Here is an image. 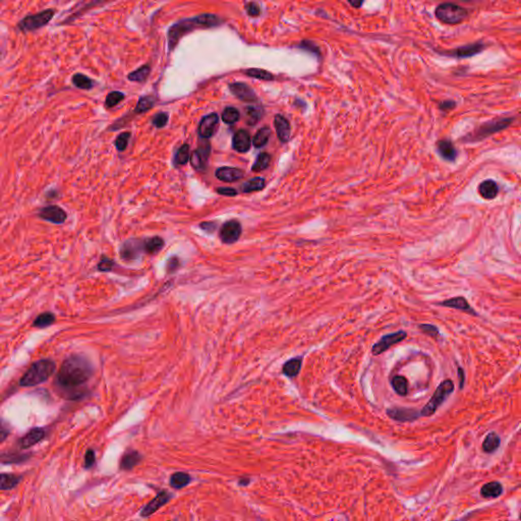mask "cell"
Segmentation results:
<instances>
[{"instance_id":"obj_20","label":"cell","mask_w":521,"mask_h":521,"mask_svg":"<svg viewBox=\"0 0 521 521\" xmlns=\"http://www.w3.org/2000/svg\"><path fill=\"white\" fill-rule=\"evenodd\" d=\"M215 175H216L217 179L220 180L221 181L232 182V181H236V180L242 179V177L244 176V173H243L242 170H240L239 168L221 167V168H218L216 170Z\"/></svg>"},{"instance_id":"obj_5","label":"cell","mask_w":521,"mask_h":521,"mask_svg":"<svg viewBox=\"0 0 521 521\" xmlns=\"http://www.w3.org/2000/svg\"><path fill=\"white\" fill-rule=\"evenodd\" d=\"M453 391H454L453 381L450 380V379H447V380L443 381L439 386L437 387L434 395L428 401V403L425 404L420 411L421 417L428 418V417L433 416V414L436 412V410L439 408V406L448 398V396L453 392Z\"/></svg>"},{"instance_id":"obj_26","label":"cell","mask_w":521,"mask_h":521,"mask_svg":"<svg viewBox=\"0 0 521 521\" xmlns=\"http://www.w3.org/2000/svg\"><path fill=\"white\" fill-rule=\"evenodd\" d=\"M20 477L14 473H0V490H13L19 484Z\"/></svg>"},{"instance_id":"obj_53","label":"cell","mask_w":521,"mask_h":521,"mask_svg":"<svg viewBox=\"0 0 521 521\" xmlns=\"http://www.w3.org/2000/svg\"><path fill=\"white\" fill-rule=\"evenodd\" d=\"M217 193L223 196H228V197H233V196L238 195V192H236L235 189L232 187H220L217 189Z\"/></svg>"},{"instance_id":"obj_55","label":"cell","mask_w":521,"mask_h":521,"mask_svg":"<svg viewBox=\"0 0 521 521\" xmlns=\"http://www.w3.org/2000/svg\"><path fill=\"white\" fill-rule=\"evenodd\" d=\"M455 106H456V104H455L454 101L448 100V101H444V102H442V103L440 104V108H441L442 110L449 111V110L453 109V108L455 107Z\"/></svg>"},{"instance_id":"obj_24","label":"cell","mask_w":521,"mask_h":521,"mask_svg":"<svg viewBox=\"0 0 521 521\" xmlns=\"http://www.w3.org/2000/svg\"><path fill=\"white\" fill-rule=\"evenodd\" d=\"M503 493V487L499 481H491L482 485L481 494L483 498H498Z\"/></svg>"},{"instance_id":"obj_54","label":"cell","mask_w":521,"mask_h":521,"mask_svg":"<svg viewBox=\"0 0 521 521\" xmlns=\"http://www.w3.org/2000/svg\"><path fill=\"white\" fill-rule=\"evenodd\" d=\"M112 266H113L112 260H110L108 259H103L101 262L99 263L98 268H99L100 271H109V270H111Z\"/></svg>"},{"instance_id":"obj_17","label":"cell","mask_w":521,"mask_h":521,"mask_svg":"<svg viewBox=\"0 0 521 521\" xmlns=\"http://www.w3.org/2000/svg\"><path fill=\"white\" fill-rule=\"evenodd\" d=\"M483 48H484V46H483L482 43L477 42V43L469 44V45H466V46L459 47V48L453 49L451 51H448L445 54H447L449 56H452V57L466 58V57H471L473 55L480 53L481 51L483 50Z\"/></svg>"},{"instance_id":"obj_1","label":"cell","mask_w":521,"mask_h":521,"mask_svg":"<svg viewBox=\"0 0 521 521\" xmlns=\"http://www.w3.org/2000/svg\"><path fill=\"white\" fill-rule=\"evenodd\" d=\"M92 376L93 368L89 361L80 355H72L62 362L55 385L65 399L78 400L86 394L87 383Z\"/></svg>"},{"instance_id":"obj_37","label":"cell","mask_w":521,"mask_h":521,"mask_svg":"<svg viewBox=\"0 0 521 521\" xmlns=\"http://www.w3.org/2000/svg\"><path fill=\"white\" fill-rule=\"evenodd\" d=\"M163 246H164V241L161 238H158V236L149 239L144 242V250L149 254L158 253Z\"/></svg>"},{"instance_id":"obj_15","label":"cell","mask_w":521,"mask_h":521,"mask_svg":"<svg viewBox=\"0 0 521 521\" xmlns=\"http://www.w3.org/2000/svg\"><path fill=\"white\" fill-rule=\"evenodd\" d=\"M387 414L394 421H412L417 420L421 414L418 410L411 409V408H402V407H396L391 408L387 410Z\"/></svg>"},{"instance_id":"obj_16","label":"cell","mask_w":521,"mask_h":521,"mask_svg":"<svg viewBox=\"0 0 521 521\" xmlns=\"http://www.w3.org/2000/svg\"><path fill=\"white\" fill-rule=\"evenodd\" d=\"M170 499V494L168 492H160L155 498L147 504V506L141 510L140 515L143 517H148L155 513L159 508L166 504Z\"/></svg>"},{"instance_id":"obj_47","label":"cell","mask_w":521,"mask_h":521,"mask_svg":"<svg viewBox=\"0 0 521 521\" xmlns=\"http://www.w3.org/2000/svg\"><path fill=\"white\" fill-rule=\"evenodd\" d=\"M419 328L422 333L431 337H437L439 335V329L432 324H421Z\"/></svg>"},{"instance_id":"obj_9","label":"cell","mask_w":521,"mask_h":521,"mask_svg":"<svg viewBox=\"0 0 521 521\" xmlns=\"http://www.w3.org/2000/svg\"><path fill=\"white\" fill-rule=\"evenodd\" d=\"M511 122H512V118H502V120L484 123L477 130L475 138L479 140H481V138L482 140L484 138H487L488 136H491L497 132H500V130L508 127L511 124Z\"/></svg>"},{"instance_id":"obj_32","label":"cell","mask_w":521,"mask_h":521,"mask_svg":"<svg viewBox=\"0 0 521 521\" xmlns=\"http://www.w3.org/2000/svg\"><path fill=\"white\" fill-rule=\"evenodd\" d=\"M392 388L395 392L400 396H405L408 393V382L407 379L403 376H395L391 380Z\"/></svg>"},{"instance_id":"obj_22","label":"cell","mask_w":521,"mask_h":521,"mask_svg":"<svg viewBox=\"0 0 521 521\" xmlns=\"http://www.w3.org/2000/svg\"><path fill=\"white\" fill-rule=\"evenodd\" d=\"M438 152L447 161L453 162L457 157V151L449 140H441L437 143Z\"/></svg>"},{"instance_id":"obj_25","label":"cell","mask_w":521,"mask_h":521,"mask_svg":"<svg viewBox=\"0 0 521 521\" xmlns=\"http://www.w3.org/2000/svg\"><path fill=\"white\" fill-rule=\"evenodd\" d=\"M72 84L76 88L84 91H90L95 87V81L81 73H77L72 77Z\"/></svg>"},{"instance_id":"obj_2","label":"cell","mask_w":521,"mask_h":521,"mask_svg":"<svg viewBox=\"0 0 521 521\" xmlns=\"http://www.w3.org/2000/svg\"><path fill=\"white\" fill-rule=\"evenodd\" d=\"M222 22L221 19L215 15L210 14H204L198 16L193 19L183 20L180 22L174 23V25L169 29L168 32V46L169 49L172 50L173 47L177 45L179 41L186 35L187 33L192 32L197 29H207L212 27L220 26Z\"/></svg>"},{"instance_id":"obj_51","label":"cell","mask_w":521,"mask_h":521,"mask_svg":"<svg viewBox=\"0 0 521 521\" xmlns=\"http://www.w3.org/2000/svg\"><path fill=\"white\" fill-rule=\"evenodd\" d=\"M95 461H96V457H95V452L92 449H89L85 455V467L90 468L94 465Z\"/></svg>"},{"instance_id":"obj_48","label":"cell","mask_w":521,"mask_h":521,"mask_svg":"<svg viewBox=\"0 0 521 521\" xmlns=\"http://www.w3.org/2000/svg\"><path fill=\"white\" fill-rule=\"evenodd\" d=\"M167 121H168V114L165 112H160L156 114L155 117L153 118V124L158 128L164 127L167 124Z\"/></svg>"},{"instance_id":"obj_13","label":"cell","mask_w":521,"mask_h":521,"mask_svg":"<svg viewBox=\"0 0 521 521\" xmlns=\"http://www.w3.org/2000/svg\"><path fill=\"white\" fill-rule=\"evenodd\" d=\"M46 436V433L43 429L41 428H34L32 430H30L25 436L21 437L18 445L20 447V449H28V448H31L33 446H35L36 444H38L39 442H41L44 438Z\"/></svg>"},{"instance_id":"obj_11","label":"cell","mask_w":521,"mask_h":521,"mask_svg":"<svg viewBox=\"0 0 521 521\" xmlns=\"http://www.w3.org/2000/svg\"><path fill=\"white\" fill-rule=\"evenodd\" d=\"M219 123V117L217 113H211L200 120L199 125V135L200 138L205 140L210 139L211 137L214 136L216 128Z\"/></svg>"},{"instance_id":"obj_7","label":"cell","mask_w":521,"mask_h":521,"mask_svg":"<svg viewBox=\"0 0 521 521\" xmlns=\"http://www.w3.org/2000/svg\"><path fill=\"white\" fill-rule=\"evenodd\" d=\"M407 334L405 331H398V332H395V333L384 335L383 337H381L380 340L373 345V348H372L373 355H376V357L377 355H380L381 353L388 350L391 346H393L397 344V343L401 342L402 340H404Z\"/></svg>"},{"instance_id":"obj_12","label":"cell","mask_w":521,"mask_h":521,"mask_svg":"<svg viewBox=\"0 0 521 521\" xmlns=\"http://www.w3.org/2000/svg\"><path fill=\"white\" fill-rule=\"evenodd\" d=\"M210 155V144L209 141L204 140L200 143L199 148L192 154L191 162L194 168L197 170H203L206 167L207 161Z\"/></svg>"},{"instance_id":"obj_44","label":"cell","mask_w":521,"mask_h":521,"mask_svg":"<svg viewBox=\"0 0 521 521\" xmlns=\"http://www.w3.org/2000/svg\"><path fill=\"white\" fill-rule=\"evenodd\" d=\"M156 103V100L154 99L153 97H144V98H140L139 100V103L137 105V108H136V112L137 113H143V112H146L148 110H150L151 108H153V106L155 105Z\"/></svg>"},{"instance_id":"obj_4","label":"cell","mask_w":521,"mask_h":521,"mask_svg":"<svg viewBox=\"0 0 521 521\" xmlns=\"http://www.w3.org/2000/svg\"><path fill=\"white\" fill-rule=\"evenodd\" d=\"M55 14L56 9L46 8L39 13L27 15L17 23V28L23 34L36 32L49 25V22L55 17Z\"/></svg>"},{"instance_id":"obj_6","label":"cell","mask_w":521,"mask_h":521,"mask_svg":"<svg viewBox=\"0 0 521 521\" xmlns=\"http://www.w3.org/2000/svg\"><path fill=\"white\" fill-rule=\"evenodd\" d=\"M435 15L437 19L447 25H458L462 22L468 16L467 10L454 3H442L438 5Z\"/></svg>"},{"instance_id":"obj_36","label":"cell","mask_w":521,"mask_h":521,"mask_svg":"<svg viewBox=\"0 0 521 521\" xmlns=\"http://www.w3.org/2000/svg\"><path fill=\"white\" fill-rule=\"evenodd\" d=\"M263 116V110L260 107L255 106H248L245 108V118L246 123L250 125H255Z\"/></svg>"},{"instance_id":"obj_38","label":"cell","mask_w":521,"mask_h":521,"mask_svg":"<svg viewBox=\"0 0 521 521\" xmlns=\"http://www.w3.org/2000/svg\"><path fill=\"white\" fill-rule=\"evenodd\" d=\"M54 322L55 316L52 313H43L35 319L33 326L36 328H46L52 325Z\"/></svg>"},{"instance_id":"obj_50","label":"cell","mask_w":521,"mask_h":521,"mask_svg":"<svg viewBox=\"0 0 521 521\" xmlns=\"http://www.w3.org/2000/svg\"><path fill=\"white\" fill-rule=\"evenodd\" d=\"M10 434V431H9V428H8V424L3 421L0 419V444L3 443L6 438L9 436Z\"/></svg>"},{"instance_id":"obj_35","label":"cell","mask_w":521,"mask_h":521,"mask_svg":"<svg viewBox=\"0 0 521 521\" xmlns=\"http://www.w3.org/2000/svg\"><path fill=\"white\" fill-rule=\"evenodd\" d=\"M270 136H271V129L269 127H262L260 129H259V132L256 134L253 140L254 146L258 149L264 147L268 143Z\"/></svg>"},{"instance_id":"obj_14","label":"cell","mask_w":521,"mask_h":521,"mask_svg":"<svg viewBox=\"0 0 521 521\" xmlns=\"http://www.w3.org/2000/svg\"><path fill=\"white\" fill-rule=\"evenodd\" d=\"M229 88L234 96H236L241 101L256 102L258 99L254 90L250 86L243 84V82H233L232 85L229 86Z\"/></svg>"},{"instance_id":"obj_34","label":"cell","mask_w":521,"mask_h":521,"mask_svg":"<svg viewBox=\"0 0 521 521\" xmlns=\"http://www.w3.org/2000/svg\"><path fill=\"white\" fill-rule=\"evenodd\" d=\"M265 180L262 177H254V179L247 180L242 185V192L243 193H252L257 191H262L265 187Z\"/></svg>"},{"instance_id":"obj_19","label":"cell","mask_w":521,"mask_h":521,"mask_svg":"<svg viewBox=\"0 0 521 521\" xmlns=\"http://www.w3.org/2000/svg\"><path fill=\"white\" fill-rule=\"evenodd\" d=\"M251 136L245 129H240L236 133L232 140V146L235 151L240 153H245L251 148Z\"/></svg>"},{"instance_id":"obj_45","label":"cell","mask_w":521,"mask_h":521,"mask_svg":"<svg viewBox=\"0 0 521 521\" xmlns=\"http://www.w3.org/2000/svg\"><path fill=\"white\" fill-rule=\"evenodd\" d=\"M189 159V147L188 145H183L175 155V163L177 165H184Z\"/></svg>"},{"instance_id":"obj_42","label":"cell","mask_w":521,"mask_h":521,"mask_svg":"<svg viewBox=\"0 0 521 521\" xmlns=\"http://www.w3.org/2000/svg\"><path fill=\"white\" fill-rule=\"evenodd\" d=\"M244 73H245L246 76L252 77V78H255V79H258V80H272L274 79L273 75L270 74L269 72H267V70L260 69V68H251V69H246Z\"/></svg>"},{"instance_id":"obj_33","label":"cell","mask_w":521,"mask_h":521,"mask_svg":"<svg viewBox=\"0 0 521 521\" xmlns=\"http://www.w3.org/2000/svg\"><path fill=\"white\" fill-rule=\"evenodd\" d=\"M191 482V477L185 472H175L170 478V484L174 489H181Z\"/></svg>"},{"instance_id":"obj_39","label":"cell","mask_w":521,"mask_h":521,"mask_svg":"<svg viewBox=\"0 0 521 521\" xmlns=\"http://www.w3.org/2000/svg\"><path fill=\"white\" fill-rule=\"evenodd\" d=\"M150 70H151V67L149 65H144L141 66L140 68H138L137 70H135V72L130 73L128 75V80H133V81H138V82H143L146 80V79L148 78L149 74H150Z\"/></svg>"},{"instance_id":"obj_10","label":"cell","mask_w":521,"mask_h":521,"mask_svg":"<svg viewBox=\"0 0 521 521\" xmlns=\"http://www.w3.org/2000/svg\"><path fill=\"white\" fill-rule=\"evenodd\" d=\"M241 225L239 221L230 220L225 223L220 230V239L224 243H233L240 239Z\"/></svg>"},{"instance_id":"obj_8","label":"cell","mask_w":521,"mask_h":521,"mask_svg":"<svg viewBox=\"0 0 521 521\" xmlns=\"http://www.w3.org/2000/svg\"><path fill=\"white\" fill-rule=\"evenodd\" d=\"M38 217L53 224H63L67 219V213L57 205H49L39 210Z\"/></svg>"},{"instance_id":"obj_49","label":"cell","mask_w":521,"mask_h":521,"mask_svg":"<svg viewBox=\"0 0 521 521\" xmlns=\"http://www.w3.org/2000/svg\"><path fill=\"white\" fill-rule=\"evenodd\" d=\"M301 48H302L303 50H306V51H310L312 53H315L317 55H320V49L319 47L312 41H309V40H304L301 42V44L300 45Z\"/></svg>"},{"instance_id":"obj_23","label":"cell","mask_w":521,"mask_h":521,"mask_svg":"<svg viewBox=\"0 0 521 521\" xmlns=\"http://www.w3.org/2000/svg\"><path fill=\"white\" fill-rule=\"evenodd\" d=\"M499 193V187L494 180H484L479 185V194L485 200H493Z\"/></svg>"},{"instance_id":"obj_40","label":"cell","mask_w":521,"mask_h":521,"mask_svg":"<svg viewBox=\"0 0 521 521\" xmlns=\"http://www.w3.org/2000/svg\"><path fill=\"white\" fill-rule=\"evenodd\" d=\"M271 157L268 153H260L259 157L257 158L255 164L253 165L252 170L254 172H260L262 170L266 169L269 166Z\"/></svg>"},{"instance_id":"obj_31","label":"cell","mask_w":521,"mask_h":521,"mask_svg":"<svg viewBox=\"0 0 521 521\" xmlns=\"http://www.w3.org/2000/svg\"><path fill=\"white\" fill-rule=\"evenodd\" d=\"M30 458V454H20L18 452H7L0 454V462L3 464L22 463Z\"/></svg>"},{"instance_id":"obj_43","label":"cell","mask_w":521,"mask_h":521,"mask_svg":"<svg viewBox=\"0 0 521 521\" xmlns=\"http://www.w3.org/2000/svg\"><path fill=\"white\" fill-rule=\"evenodd\" d=\"M222 120L225 123L227 124H233L240 120V112L239 110L234 107H227L225 108L222 114Z\"/></svg>"},{"instance_id":"obj_28","label":"cell","mask_w":521,"mask_h":521,"mask_svg":"<svg viewBox=\"0 0 521 521\" xmlns=\"http://www.w3.org/2000/svg\"><path fill=\"white\" fill-rule=\"evenodd\" d=\"M500 437L496 433H490L484 438L481 447L485 453H493L500 447Z\"/></svg>"},{"instance_id":"obj_56","label":"cell","mask_w":521,"mask_h":521,"mask_svg":"<svg viewBox=\"0 0 521 521\" xmlns=\"http://www.w3.org/2000/svg\"><path fill=\"white\" fill-rule=\"evenodd\" d=\"M458 377H459V388L462 389L463 386H464V382H465V374H464V371L461 369V368H458Z\"/></svg>"},{"instance_id":"obj_29","label":"cell","mask_w":521,"mask_h":521,"mask_svg":"<svg viewBox=\"0 0 521 521\" xmlns=\"http://www.w3.org/2000/svg\"><path fill=\"white\" fill-rule=\"evenodd\" d=\"M143 246L144 244L140 245L138 241H127L121 247V257L125 260L135 259L139 255L140 248H143Z\"/></svg>"},{"instance_id":"obj_3","label":"cell","mask_w":521,"mask_h":521,"mask_svg":"<svg viewBox=\"0 0 521 521\" xmlns=\"http://www.w3.org/2000/svg\"><path fill=\"white\" fill-rule=\"evenodd\" d=\"M56 364L51 360H40L34 362L20 379L21 387H34L46 382L54 374Z\"/></svg>"},{"instance_id":"obj_46","label":"cell","mask_w":521,"mask_h":521,"mask_svg":"<svg viewBox=\"0 0 521 521\" xmlns=\"http://www.w3.org/2000/svg\"><path fill=\"white\" fill-rule=\"evenodd\" d=\"M129 138H130V133H122L120 134V136H118L115 140V147L118 151H124L127 147V144H128V140H129Z\"/></svg>"},{"instance_id":"obj_52","label":"cell","mask_w":521,"mask_h":521,"mask_svg":"<svg viewBox=\"0 0 521 521\" xmlns=\"http://www.w3.org/2000/svg\"><path fill=\"white\" fill-rule=\"evenodd\" d=\"M245 8H246L247 14L252 17H258L260 14V9L259 4L255 2H251V3L246 4Z\"/></svg>"},{"instance_id":"obj_21","label":"cell","mask_w":521,"mask_h":521,"mask_svg":"<svg viewBox=\"0 0 521 521\" xmlns=\"http://www.w3.org/2000/svg\"><path fill=\"white\" fill-rule=\"evenodd\" d=\"M439 304L442 305V306L451 307V309L466 312V313H469L470 315H475V316L477 315L476 312L471 309V306L469 305V303L466 301V299L463 298V297H456V298H453V299H450V300H447V301H444L440 302Z\"/></svg>"},{"instance_id":"obj_41","label":"cell","mask_w":521,"mask_h":521,"mask_svg":"<svg viewBox=\"0 0 521 521\" xmlns=\"http://www.w3.org/2000/svg\"><path fill=\"white\" fill-rule=\"evenodd\" d=\"M124 99V94L118 91L110 92L105 99L106 108H113L114 106L120 104Z\"/></svg>"},{"instance_id":"obj_18","label":"cell","mask_w":521,"mask_h":521,"mask_svg":"<svg viewBox=\"0 0 521 521\" xmlns=\"http://www.w3.org/2000/svg\"><path fill=\"white\" fill-rule=\"evenodd\" d=\"M274 124H275L276 133H277L279 140L282 141V143H286V141L289 140L290 135H291V128H290L289 121L284 116L277 114L274 118Z\"/></svg>"},{"instance_id":"obj_57","label":"cell","mask_w":521,"mask_h":521,"mask_svg":"<svg viewBox=\"0 0 521 521\" xmlns=\"http://www.w3.org/2000/svg\"><path fill=\"white\" fill-rule=\"evenodd\" d=\"M349 3L352 5V6H355V7H360L362 5L363 2H353V1H349Z\"/></svg>"},{"instance_id":"obj_30","label":"cell","mask_w":521,"mask_h":521,"mask_svg":"<svg viewBox=\"0 0 521 521\" xmlns=\"http://www.w3.org/2000/svg\"><path fill=\"white\" fill-rule=\"evenodd\" d=\"M140 460H141V456L137 451L127 452L122 456L120 460V468L123 470L132 469L140 462Z\"/></svg>"},{"instance_id":"obj_27","label":"cell","mask_w":521,"mask_h":521,"mask_svg":"<svg viewBox=\"0 0 521 521\" xmlns=\"http://www.w3.org/2000/svg\"><path fill=\"white\" fill-rule=\"evenodd\" d=\"M301 362H302V358L301 357L291 359L288 361H286L285 364L283 365L284 375H286L289 378L297 377L301 369Z\"/></svg>"}]
</instances>
